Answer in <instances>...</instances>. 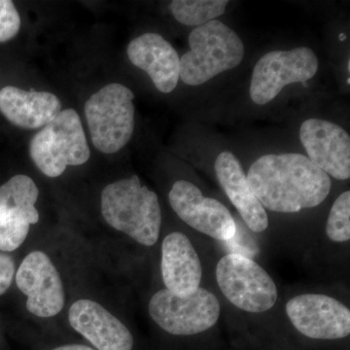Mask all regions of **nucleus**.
<instances>
[{"mask_svg":"<svg viewBox=\"0 0 350 350\" xmlns=\"http://www.w3.org/2000/svg\"><path fill=\"white\" fill-rule=\"evenodd\" d=\"M228 0H174L172 15L182 25L200 27L224 14Z\"/></svg>","mask_w":350,"mask_h":350,"instance_id":"obj_19","label":"nucleus"},{"mask_svg":"<svg viewBox=\"0 0 350 350\" xmlns=\"http://www.w3.org/2000/svg\"><path fill=\"white\" fill-rule=\"evenodd\" d=\"M326 234L334 243L350 241V192L340 194L334 202L326 223Z\"/></svg>","mask_w":350,"mask_h":350,"instance_id":"obj_20","label":"nucleus"},{"mask_svg":"<svg viewBox=\"0 0 350 350\" xmlns=\"http://www.w3.org/2000/svg\"><path fill=\"white\" fill-rule=\"evenodd\" d=\"M20 27L21 17L14 2L0 0V43L15 38Z\"/></svg>","mask_w":350,"mask_h":350,"instance_id":"obj_21","label":"nucleus"},{"mask_svg":"<svg viewBox=\"0 0 350 350\" xmlns=\"http://www.w3.org/2000/svg\"><path fill=\"white\" fill-rule=\"evenodd\" d=\"M126 54L133 66L149 75L161 93H172L176 88L180 75V57L162 36L145 33L138 36L129 44Z\"/></svg>","mask_w":350,"mask_h":350,"instance_id":"obj_16","label":"nucleus"},{"mask_svg":"<svg viewBox=\"0 0 350 350\" xmlns=\"http://www.w3.org/2000/svg\"><path fill=\"white\" fill-rule=\"evenodd\" d=\"M68 319L71 327L98 350H131L135 345L130 330L96 301H75Z\"/></svg>","mask_w":350,"mask_h":350,"instance_id":"obj_14","label":"nucleus"},{"mask_svg":"<svg viewBox=\"0 0 350 350\" xmlns=\"http://www.w3.org/2000/svg\"><path fill=\"white\" fill-rule=\"evenodd\" d=\"M161 271L165 289L179 297L190 296L200 287L202 267L192 241L181 232L163 239Z\"/></svg>","mask_w":350,"mask_h":350,"instance_id":"obj_15","label":"nucleus"},{"mask_svg":"<svg viewBox=\"0 0 350 350\" xmlns=\"http://www.w3.org/2000/svg\"><path fill=\"white\" fill-rule=\"evenodd\" d=\"M16 282L27 297V310L36 317L47 319L59 314L63 310V282L56 267L45 253H29L18 269Z\"/></svg>","mask_w":350,"mask_h":350,"instance_id":"obj_12","label":"nucleus"},{"mask_svg":"<svg viewBox=\"0 0 350 350\" xmlns=\"http://www.w3.org/2000/svg\"><path fill=\"white\" fill-rule=\"evenodd\" d=\"M53 350H96L83 345H66Z\"/></svg>","mask_w":350,"mask_h":350,"instance_id":"obj_23","label":"nucleus"},{"mask_svg":"<svg viewBox=\"0 0 350 350\" xmlns=\"http://www.w3.org/2000/svg\"><path fill=\"white\" fill-rule=\"evenodd\" d=\"M133 98L128 87L111 83L86 101L85 114L92 142L101 153H116L130 142L135 131Z\"/></svg>","mask_w":350,"mask_h":350,"instance_id":"obj_6","label":"nucleus"},{"mask_svg":"<svg viewBox=\"0 0 350 350\" xmlns=\"http://www.w3.org/2000/svg\"><path fill=\"white\" fill-rule=\"evenodd\" d=\"M215 280L223 297L241 312L261 314L278 301V285L261 265L245 255L230 253L219 260Z\"/></svg>","mask_w":350,"mask_h":350,"instance_id":"obj_5","label":"nucleus"},{"mask_svg":"<svg viewBox=\"0 0 350 350\" xmlns=\"http://www.w3.org/2000/svg\"><path fill=\"white\" fill-rule=\"evenodd\" d=\"M345 34H340V40H345Z\"/></svg>","mask_w":350,"mask_h":350,"instance_id":"obj_24","label":"nucleus"},{"mask_svg":"<svg viewBox=\"0 0 350 350\" xmlns=\"http://www.w3.org/2000/svg\"><path fill=\"white\" fill-rule=\"evenodd\" d=\"M317 69L319 59L310 48L269 52L258 61L253 70L251 100L256 105H267L287 85L312 79Z\"/></svg>","mask_w":350,"mask_h":350,"instance_id":"obj_8","label":"nucleus"},{"mask_svg":"<svg viewBox=\"0 0 350 350\" xmlns=\"http://www.w3.org/2000/svg\"><path fill=\"white\" fill-rule=\"evenodd\" d=\"M214 167L221 187L246 226L254 232L266 231L269 227L268 213L251 190L237 157L231 152H222L216 159Z\"/></svg>","mask_w":350,"mask_h":350,"instance_id":"obj_17","label":"nucleus"},{"mask_svg":"<svg viewBox=\"0 0 350 350\" xmlns=\"http://www.w3.org/2000/svg\"><path fill=\"white\" fill-rule=\"evenodd\" d=\"M221 303L213 292L200 287L195 293L179 297L162 289L149 301L151 319L174 336H195L211 330L221 317Z\"/></svg>","mask_w":350,"mask_h":350,"instance_id":"obj_7","label":"nucleus"},{"mask_svg":"<svg viewBox=\"0 0 350 350\" xmlns=\"http://www.w3.org/2000/svg\"><path fill=\"white\" fill-rule=\"evenodd\" d=\"M101 213L107 224L144 246L160 238L162 211L159 198L137 175L113 182L101 192Z\"/></svg>","mask_w":350,"mask_h":350,"instance_id":"obj_2","label":"nucleus"},{"mask_svg":"<svg viewBox=\"0 0 350 350\" xmlns=\"http://www.w3.org/2000/svg\"><path fill=\"white\" fill-rule=\"evenodd\" d=\"M246 178L262 207L278 213L319 206L332 188L330 177L298 153L262 156L251 165Z\"/></svg>","mask_w":350,"mask_h":350,"instance_id":"obj_1","label":"nucleus"},{"mask_svg":"<svg viewBox=\"0 0 350 350\" xmlns=\"http://www.w3.org/2000/svg\"><path fill=\"white\" fill-rule=\"evenodd\" d=\"M15 275V262L6 254H0V296L5 293L12 284Z\"/></svg>","mask_w":350,"mask_h":350,"instance_id":"obj_22","label":"nucleus"},{"mask_svg":"<svg viewBox=\"0 0 350 350\" xmlns=\"http://www.w3.org/2000/svg\"><path fill=\"white\" fill-rule=\"evenodd\" d=\"M32 162L44 175L59 177L68 165H81L91 155L79 115L72 108L63 110L31 138Z\"/></svg>","mask_w":350,"mask_h":350,"instance_id":"obj_4","label":"nucleus"},{"mask_svg":"<svg viewBox=\"0 0 350 350\" xmlns=\"http://www.w3.org/2000/svg\"><path fill=\"white\" fill-rule=\"evenodd\" d=\"M300 139L310 162L329 177L347 180L350 177V137L337 124L308 119L301 124Z\"/></svg>","mask_w":350,"mask_h":350,"instance_id":"obj_13","label":"nucleus"},{"mask_svg":"<svg viewBox=\"0 0 350 350\" xmlns=\"http://www.w3.org/2000/svg\"><path fill=\"white\" fill-rule=\"evenodd\" d=\"M191 50L180 57L182 82L199 86L243 62L244 45L231 27L218 20L196 27L189 36Z\"/></svg>","mask_w":350,"mask_h":350,"instance_id":"obj_3","label":"nucleus"},{"mask_svg":"<svg viewBox=\"0 0 350 350\" xmlns=\"http://www.w3.org/2000/svg\"><path fill=\"white\" fill-rule=\"evenodd\" d=\"M38 195L27 175H15L0 186V250L12 252L24 243L31 225L39 220Z\"/></svg>","mask_w":350,"mask_h":350,"instance_id":"obj_11","label":"nucleus"},{"mask_svg":"<svg viewBox=\"0 0 350 350\" xmlns=\"http://www.w3.org/2000/svg\"><path fill=\"white\" fill-rule=\"evenodd\" d=\"M0 111L14 126L38 130L47 126L62 111V103L49 92L7 86L0 91Z\"/></svg>","mask_w":350,"mask_h":350,"instance_id":"obj_18","label":"nucleus"},{"mask_svg":"<svg viewBox=\"0 0 350 350\" xmlns=\"http://www.w3.org/2000/svg\"><path fill=\"white\" fill-rule=\"evenodd\" d=\"M169 200L177 216L200 234L220 241L236 236V221L229 209L219 200L204 197L192 182H175Z\"/></svg>","mask_w":350,"mask_h":350,"instance_id":"obj_10","label":"nucleus"},{"mask_svg":"<svg viewBox=\"0 0 350 350\" xmlns=\"http://www.w3.org/2000/svg\"><path fill=\"white\" fill-rule=\"evenodd\" d=\"M285 314L295 330L310 340H338L350 335L349 308L330 295H296L285 304Z\"/></svg>","mask_w":350,"mask_h":350,"instance_id":"obj_9","label":"nucleus"}]
</instances>
